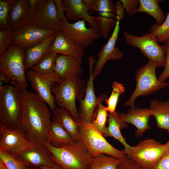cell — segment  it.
I'll return each instance as SVG.
<instances>
[{
	"instance_id": "ee69618b",
	"label": "cell",
	"mask_w": 169,
	"mask_h": 169,
	"mask_svg": "<svg viewBox=\"0 0 169 169\" xmlns=\"http://www.w3.org/2000/svg\"><path fill=\"white\" fill-rule=\"evenodd\" d=\"M82 1L84 8L89 13V11L93 10V0H82Z\"/></svg>"
},
{
	"instance_id": "d6986e66",
	"label": "cell",
	"mask_w": 169,
	"mask_h": 169,
	"mask_svg": "<svg viewBox=\"0 0 169 169\" xmlns=\"http://www.w3.org/2000/svg\"><path fill=\"white\" fill-rule=\"evenodd\" d=\"M38 0H18L11 11L8 23L13 32L28 24Z\"/></svg>"
},
{
	"instance_id": "7c38bea8",
	"label": "cell",
	"mask_w": 169,
	"mask_h": 169,
	"mask_svg": "<svg viewBox=\"0 0 169 169\" xmlns=\"http://www.w3.org/2000/svg\"><path fill=\"white\" fill-rule=\"evenodd\" d=\"M57 32L28 23L13 32L12 44L24 50L39 43Z\"/></svg>"
},
{
	"instance_id": "9a60e30c",
	"label": "cell",
	"mask_w": 169,
	"mask_h": 169,
	"mask_svg": "<svg viewBox=\"0 0 169 169\" xmlns=\"http://www.w3.org/2000/svg\"><path fill=\"white\" fill-rule=\"evenodd\" d=\"M121 19L117 15L116 23L113 32L106 43L98 53L97 60L93 70V75L95 77L101 72L106 62L110 60L123 59L124 54L115 44L118 38Z\"/></svg>"
},
{
	"instance_id": "f546056e",
	"label": "cell",
	"mask_w": 169,
	"mask_h": 169,
	"mask_svg": "<svg viewBox=\"0 0 169 169\" xmlns=\"http://www.w3.org/2000/svg\"><path fill=\"white\" fill-rule=\"evenodd\" d=\"M58 54L53 52H48L30 69L45 74L54 73L56 59Z\"/></svg>"
},
{
	"instance_id": "f35d334b",
	"label": "cell",
	"mask_w": 169,
	"mask_h": 169,
	"mask_svg": "<svg viewBox=\"0 0 169 169\" xmlns=\"http://www.w3.org/2000/svg\"><path fill=\"white\" fill-rule=\"evenodd\" d=\"M165 145L164 151L153 169H169V140Z\"/></svg>"
},
{
	"instance_id": "c3c4849f",
	"label": "cell",
	"mask_w": 169,
	"mask_h": 169,
	"mask_svg": "<svg viewBox=\"0 0 169 169\" xmlns=\"http://www.w3.org/2000/svg\"><path fill=\"white\" fill-rule=\"evenodd\" d=\"M167 133L169 134V130L167 131Z\"/></svg>"
},
{
	"instance_id": "e575fe53",
	"label": "cell",
	"mask_w": 169,
	"mask_h": 169,
	"mask_svg": "<svg viewBox=\"0 0 169 169\" xmlns=\"http://www.w3.org/2000/svg\"><path fill=\"white\" fill-rule=\"evenodd\" d=\"M17 1L16 0H0V29L10 28L8 23L9 14Z\"/></svg>"
},
{
	"instance_id": "603a6c76",
	"label": "cell",
	"mask_w": 169,
	"mask_h": 169,
	"mask_svg": "<svg viewBox=\"0 0 169 169\" xmlns=\"http://www.w3.org/2000/svg\"><path fill=\"white\" fill-rule=\"evenodd\" d=\"M51 120L52 122L59 124L74 141H79V132L78 124L68 110L64 108L56 107Z\"/></svg>"
},
{
	"instance_id": "2e32d148",
	"label": "cell",
	"mask_w": 169,
	"mask_h": 169,
	"mask_svg": "<svg viewBox=\"0 0 169 169\" xmlns=\"http://www.w3.org/2000/svg\"><path fill=\"white\" fill-rule=\"evenodd\" d=\"M0 151L16 155L32 147L34 143L28 141L19 129L12 130L0 125Z\"/></svg>"
},
{
	"instance_id": "52a82bcc",
	"label": "cell",
	"mask_w": 169,
	"mask_h": 169,
	"mask_svg": "<svg viewBox=\"0 0 169 169\" xmlns=\"http://www.w3.org/2000/svg\"><path fill=\"white\" fill-rule=\"evenodd\" d=\"M156 63L149 60L144 66L139 68L135 74L136 88L130 98L124 103L125 106L135 108V102L138 97L146 96L169 86V84L160 82L156 77Z\"/></svg>"
},
{
	"instance_id": "5b68a950",
	"label": "cell",
	"mask_w": 169,
	"mask_h": 169,
	"mask_svg": "<svg viewBox=\"0 0 169 169\" xmlns=\"http://www.w3.org/2000/svg\"><path fill=\"white\" fill-rule=\"evenodd\" d=\"M85 83L79 77L62 81L51 87L55 102L59 107L68 110L76 121L79 117L76 101L82 99L85 92Z\"/></svg>"
},
{
	"instance_id": "1f68e13d",
	"label": "cell",
	"mask_w": 169,
	"mask_h": 169,
	"mask_svg": "<svg viewBox=\"0 0 169 169\" xmlns=\"http://www.w3.org/2000/svg\"><path fill=\"white\" fill-rule=\"evenodd\" d=\"M120 162L116 158L101 154L94 157L89 169H116Z\"/></svg>"
},
{
	"instance_id": "d6a6232c",
	"label": "cell",
	"mask_w": 169,
	"mask_h": 169,
	"mask_svg": "<svg viewBox=\"0 0 169 169\" xmlns=\"http://www.w3.org/2000/svg\"><path fill=\"white\" fill-rule=\"evenodd\" d=\"M111 87L112 90L111 95L105 101L107 105L106 110L109 113L116 114L115 109L119 98L125 91V90L123 84L116 81L112 83Z\"/></svg>"
},
{
	"instance_id": "ab89813d",
	"label": "cell",
	"mask_w": 169,
	"mask_h": 169,
	"mask_svg": "<svg viewBox=\"0 0 169 169\" xmlns=\"http://www.w3.org/2000/svg\"><path fill=\"white\" fill-rule=\"evenodd\" d=\"M124 11L130 16H132L137 12L139 3L138 0H120Z\"/></svg>"
},
{
	"instance_id": "4dcf8cb0",
	"label": "cell",
	"mask_w": 169,
	"mask_h": 169,
	"mask_svg": "<svg viewBox=\"0 0 169 169\" xmlns=\"http://www.w3.org/2000/svg\"><path fill=\"white\" fill-rule=\"evenodd\" d=\"M106 107L102 103L98 105L94 112L91 123L104 137L106 133L107 127L106 126V123L109 115L108 112L106 110Z\"/></svg>"
},
{
	"instance_id": "7bdbcfd3",
	"label": "cell",
	"mask_w": 169,
	"mask_h": 169,
	"mask_svg": "<svg viewBox=\"0 0 169 169\" xmlns=\"http://www.w3.org/2000/svg\"><path fill=\"white\" fill-rule=\"evenodd\" d=\"M57 14L59 19L61 20L66 17L65 13V8L62 0H54Z\"/></svg>"
},
{
	"instance_id": "60d3db41",
	"label": "cell",
	"mask_w": 169,
	"mask_h": 169,
	"mask_svg": "<svg viewBox=\"0 0 169 169\" xmlns=\"http://www.w3.org/2000/svg\"><path fill=\"white\" fill-rule=\"evenodd\" d=\"M164 44L166 51V58L164 69L159 76L158 79L162 83H164L169 77V40Z\"/></svg>"
},
{
	"instance_id": "bcb514c9",
	"label": "cell",
	"mask_w": 169,
	"mask_h": 169,
	"mask_svg": "<svg viewBox=\"0 0 169 169\" xmlns=\"http://www.w3.org/2000/svg\"><path fill=\"white\" fill-rule=\"evenodd\" d=\"M38 167L39 169H64L61 166L55 162L51 166H41Z\"/></svg>"
},
{
	"instance_id": "74e56055",
	"label": "cell",
	"mask_w": 169,
	"mask_h": 169,
	"mask_svg": "<svg viewBox=\"0 0 169 169\" xmlns=\"http://www.w3.org/2000/svg\"><path fill=\"white\" fill-rule=\"evenodd\" d=\"M12 32L10 28L0 29V55L4 53L12 45Z\"/></svg>"
},
{
	"instance_id": "f6af8a7d",
	"label": "cell",
	"mask_w": 169,
	"mask_h": 169,
	"mask_svg": "<svg viewBox=\"0 0 169 169\" xmlns=\"http://www.w3.org/2000/svg\"><path fill=\"white\" fill-rule=\"evenodd\" d=\"M0 86H3V82L7 83L10 79L8 76L4 72L0 71Z\"/></svg>"
},
{
	"instance_id": "8992f818",
	"label": "cell",
	"mask_w": 169,
	"mask_h": 169,
	"mask_svg": "<svg viewBox=\"0 0 169 169\" xmlns=\"http://www.w3.org/2000/svg\"><path fill=\"white\" fill-rule=\"evenodd\" d=\"M24 59V49L13 44L0 55V71L5 73L14 87L21 91L28 86Z\"/></svg>"
},
{
	"instance_id": "f1b7e54d",
	"label": "cell",
	"mask_w": 169,
	"mask_h": 169,
	"mask_svg": "<svg viewBox=\"0 0 169 169\" xmlns=\"http://www.w3.org/2000/svg\"><path fill=\"white\" fill-rule=\"evenodd\" d=\"M93 10L99 13L100 16L116 19V4L111 0H93Z\"/></svg>"
},
{
	"instance_id": "6da1fadb",
	"label": "cell",
	"mask_w": 169,
	"mask_h": 169,
	"mask_svg": "<svg viewBox=\"0 0 169 169\" xmlns=\"http://www.w3.org/2000/svg\"><path fill=\"white\" fill-rule=\"evenodd\" d=\"M23 115L18 129L23 136L32 143L48 142L52 122V113L46 102L35 93L21 91Z\"/></svg>"
},
{
	"instance_id": "ffe728a7",
	"label": "cell",
	"mask_w": 169,
	"mask_h": 169,
	"mask_svg": "<svg viewBox=\"0 0 169 169\" xmlns=\"http://www.w3.org/2000/svg\"><path fill=\"white\" fill-rule=\"evenodd\" d=\"M151 115L149 108H131L127 113H119L120 119L126 123H130L136 128L135 134L137 137H141L144 132L150 129L148 122Z\"/></svg>"
},
{
	"instance_id": "ac0fdd59",
	"label": "cell",
	"mask_w": 169,
	"mask_h": 169,
	"mask_svg": "<svg viewBox=\"0 0 169 169\" xmlns=\"http://www.w3.org/2000/svg\"><path fill=\"white\" fill-rule=\"evenodd\" d=\"M34 143L32 147L14 156L28 166H52L54 162L52 159V154L49 150L42 143Z\"/></svg>"
},
{
	"instance_id": "8d00e7d4",
	"label": "cell",
	"mask_w": 169,
	"mask_h": 169,
	"mask_svg": "<svg viewBox=\"0 0 169 169\" xmlns=\"http://www.w3.org/2000/svg\"><path fill=\"white\" fill-rule=\"evenodd\" d=\"M0 160L8 169H28V166L15 156L0 151Z\"/></svg>"
},
{
	"instance_id": "9c48e42d",
	"label": "cell",
	"mask_w": 169,
	"mask_h": 169,
	"mask_svg": "<svg viewBox=\"0 0 169 169\" xmlns=\"http://www.w3.org/2000/svg\"><path fill=\"white\" fill-rule=\"evenodd\" d=\"M123 36L125 42L129 45L138 48L149 60L154 62L157 67L164 66L166 58L164 46H160L155 37L150 33L138 36L124 31Z\"/></svg>"
},
{
	"instance_id": "484cf974",
	"label": "cell",
	"mask_w": 169,
	"mask_h": 169,
	"mask_svg": "<svg viewBox=\"0 0 169 169\" xmlns=\"http://www.w3.org/2000/svg\"><path fill=\"white\" fill-rule=\"evenodd\" d=\"M118 112L116 114L109 113L107 119L108 126L105 137L110 136L120 142L124 147L123 150H126L131 146L128 144L122 135L120 130L127 127V124L122 120L119 116Z\"/></svg>"
},
{
	"instance_id": "83f0119b",
	"label": "cell",
	"mask_w": 169,
	"mask_h": 169,
	"mask_svg": "<svg viewBox=\"0 0 169 169\" xmlns=\"http://www.w3.org/2000/svg\"><path fill=\"white\" fill-rule=\"evenodd\" d=\"M74 141L67 131L59 124L53 122L50 129L48 142L55 147Z\"/></svg>"
},
{
	"instance_id": "30bf717a",
	"label": "cell",
	"mask_w": 169,
	"mask_h": 169,
	"mask_svg": "<svg viewBox=\"0 0 169 169\" xmlns=\"http://www.w3.org/2000/svg\"><path fill=\"white\" fill-rule=\"evenodd\" d=\"M26 78L35 94L46 102L54 112L56 107L54 96L52 94L51 87L56 83L58 84L62 81L54 73L47 74L31 69L28 71Z\"/></svg>"
},
{
	"instance_id": "8fae6325",
	"label": "cell",
	"mask_w": 169,
	"mask_h": 169,
	"mask_svg": "<svg viewBox=\"0 0 169 169\" xmlns=\"http://www.w3.org/2000/svg\"><path fill=\"white\" fill-rule=\"evenodd\" d=\"M60 20V31L67 37L85 48L101 37L97 31L92 27L86 26L84 20L71 23L65 17Z\"/></svg>"
},
{
	"instance_id": "5bb4252c",
	"label": "cell",
	"mask_w": 169,
	"mask_h": 169,
	"mask_svg": "<svg viewBox=\"0 0 169 169\" xmlns=\"http://www.w3.org/2000/svg\"><path fill=\"white\" fill-rule=\"evenodd\" d=\"M60 23L54 0H38L28 24L58 31Z\"/></svg>"
},
{
	"instance_id": "b9f144b4",
	"label": "cell",
	"mask_w": 169,
	"mask_h": 169,
	"mask_svg": "<svg viewBox=\"0 0 169 169\" xmlns=\"http://www.w3.org/2000/svg\"><path fill=\"white\" fill-rule=\"evenodd\" d=\"M116 169H144L139 166L132 160L127 157L123 161H120Z\"/></svg>"
},
{
	"instance_id": "44dd1931",
	"label": "cell",
	"mask_w": 169,
	"mask_h": 169,
	"mask_svg": "<svg viewBox=\"0 0 169 169\" xmlns=\"http://www.w3.org/2000/svg\"><path fill=\"white\" fill-rule=\"evenodd\" d=\"M85 48L65 36L60 31H57L49 52L58 54L82 58Z\"/></svg>"
},
{
	"instance_id": "d4e9b609",
	"label": "cell",
	"mask_w": 169,
	"mask_h": 169,
	"mask_svg": "<svg viewBox=\"0 0 169 169\" xmlns=\"http://www.w3.org/2000/svg\"><path fill=\"white\" fill-rule=\"evenodd\" d=\"M149 110L156 119L158 129L169 130V101L157 100L150 103Z\"/></svg>"
},
{
	"instance_id": "3957f363",
	"label": "cell",
	"mask_w": 169,
	"mask_h": 169,
	"mask_svg": "<svg viewBox=\"0 0 169 169\" xmlns=\"http://www.w3.org/2000/svg\"><path fill=\"white\" fill-rule=\"evenodd\" d=\"M76 121L79 132V141L93 157L103 154L120 161L127 158L123 151L115 148L110 144L91 123L87 122L80 116Z\"/></svg>"
},
{
	"instance_id": "4316f807",
	"label": "cell",
	"mask_w": 169,
	"mask_h": 169,
	"mask_svg": "<svg viewBox=\"0 0 169 169\" xmlns=\"http://www.w3.org/2000/svg\"><path fill=\"white\" fill-rule=\"evenodd\" d=\"M139 5L137 12L145 13L152 17L156 24L161 25L164 21L166 17L159 3L160 0H138Z\"/></svg>"
},
{
	"instance_id": "d590c367",
	"label": "cell",
	"mask_w": 169,
	"mask_h": 169,
	"mask_svg": "<svg viewBox=\"0 0 169 169\" xmlns=\"http://www.w3.org/2000/svg\"><path fill=\"white\" fill-rule=\"evenodd\" d=\"M92 16L97 23L98 32L101 36L104 39L107 38L110 30L115 26L116 21L113 18H106L101 16Z\"/></svg>"
},
{
	"instance_id": "e0dca14e",
	"label": "cell",
	"mask_w": 169,
	"mask_h": 169,
	"mask_svg": "<svg viewBox=\"0 0 169 169\" xmlns=\"http://www.w3.org/2000/svg\"><path fill=\"white\" fill-rule=\"evenodd\" d=\"M82 58L58 54L54 72L62 81L79 77L83 73Z\"/></svg>"
},
{
	"instance_id": "277c9868",
	"label": "cell",
	"mask_w": 169,
	"mask_h": 169,
	"mask_svg": "<svg viewBox=\"0 0 169 169\" xmlns=\"http://www.w3.org/2000/svg\"><path fill=\"white\" fill-rule=\"evenodd\" d=\"M23 115L21 91L15 87L0 88V125L9 129H18Z\"/></svg>"
},
{
	"instance_id": "7dc6e473",
	"label": "cell",
	"mask_w": 169,
	"mask_h": 169,
	"mask_svg": "<svg viewBox=\"0 0 169 169\" xmlns=\"http://www.w3.org/2000/svg\"><path fill=\"white\" fill-rule=\"evenodd\" d=\"M0 169H8L4 163L0 160Z\"/></svg>"
},
{
	"instance_id": "cb8c5ba5",
	"label": "cell",
	"mask_w": 169,
	"mask_h": 169,
	"mask_svg": "<svg viewBox=\"0 0 169 169\" xmlns=\"http://www.w3.org/2000/svg\"><path fill=\"white\" fill-rule=\"evenodd\" d=\"M56 33L35 45L24 50V63L26 72L30 69L49 52Z\"/></svg>"
},
{
	"instance_id": "7402d4cb",
	"label": "cell",
	"mask_w": 169,
	"mask_h": 169,
	"mask_svg": "<svg viewBox=\"0 0 169 169\" xmlns=\"http://www.w3.org/2000/svg\"><path fill=\"white\" fill-rule=\"evenodd\" d=\"M65 15L69 21L77 22L84 20L98 32L97 23L86 10L82 0H62Z\"/></svg>"
},
{
	"instance_id": "ba28073f",
	"label": "cell",
	"mask_w": 169,
	"mask_h": 169,
	"mask_svg": "<svg viewBox=\"0 0 169 169\" xmlns=\"http://www.w3.org/2000/svg\"><path fill=\"white\" fill-rule=\"evenodd\" d=\"M165 149V144L148 139L141 141L135 146L123 151L127 157L143 168L153 169Z\"/></svg>"
},
{
	"instance_id": "836d02e7",
	"label": "cell",
	"mask_w": 169,
	"mask_h": 169,
	"mask_svg": "<svg viewBox=\"0 0 169 169\" xmlns=\"http://www.w3.org/2000/svg\"><path fill=\"white\" fill-rule=\"evenodd\" d=\"M150 33L156 37L157 42L164 43L169 40V13H167L164 22L161 25H152L150 28Z\"/></svg>"
},
{
	"instance_id": "7a4b0ae2",
	"label": "cell",
	"mask_w": 169,
	"mask_h": 169,
	"mask_svg": "<svg viewBox=\"0 0 169 169\" xmlns=\"http://www.w3.org/2000/svg\"><path fill=\"white\" fill-rule=\"evenodd\" d=\"M52 154V159L64 169H89L93 157L79 141H74L59 147L48 142L43 144Z\"/></svg>"
},
{
	"instance_id": "4fadbf2b",
	"label": "cell",
	"mask_w": 169,
	"mask_h": 169,
	"mask_svg": "<svg viewBox=\"0 0 169 169\" xmlns=\"http://www.w3.org/2000/svg\"><path fill=\"white\" fill-rule=\"evenodd\" d=\"M88 60L90 67V75L87 82L85 96L84 99H80L78 101L79 103V115L87 122L91 123L94 112L98 105L105 101L107 98L105 94H101L99 97L96 96L94 85L95 77L93 75V67L95 63V60L92 56L88 57Z\"/></svg>"
}]
</instances>
